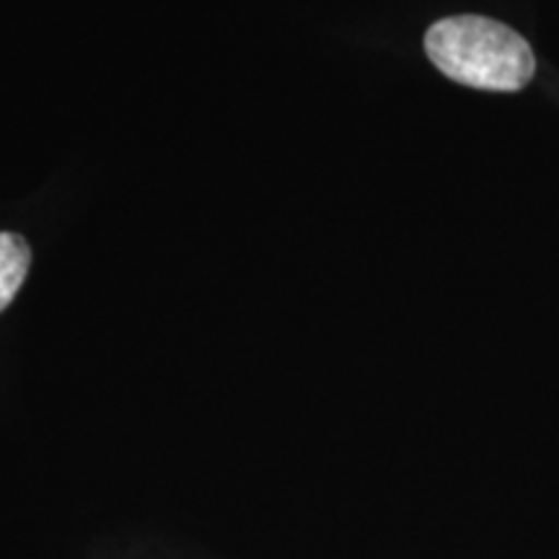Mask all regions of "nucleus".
I'll list each match as a JSON object with an SVG mask.
<instances>
[{"mask_svg": "<svg viewBox=\"0 0 559 559\" xmlns=\"http://www.w3.org/2000/svg\"><path fill=\"white\" fill-rule=\"evenodd\" d=\"M425 50L440 73L481 91H519L536 70L528 41L485 16L438 21L425 34Z\"/></svg>", "mask_w": 559, "mask_h": 559, "instance_id": "obj_1", "label": "nucleus"}, {"mask_svg": "<svg viewBox=\"0 0 559 559\" xmlns=\"http://www.w3.org/2000/svg\"><path fill=\"white\" fill-rule=\"evenodd\" d=\"M32 264V249L16 234H0V311L9 309L24 285Z\"/></svg>", "mask_w": 559, "mask_h": 559, "instance_id": "obj_2", "label": "nucleus"}]
</instances>
